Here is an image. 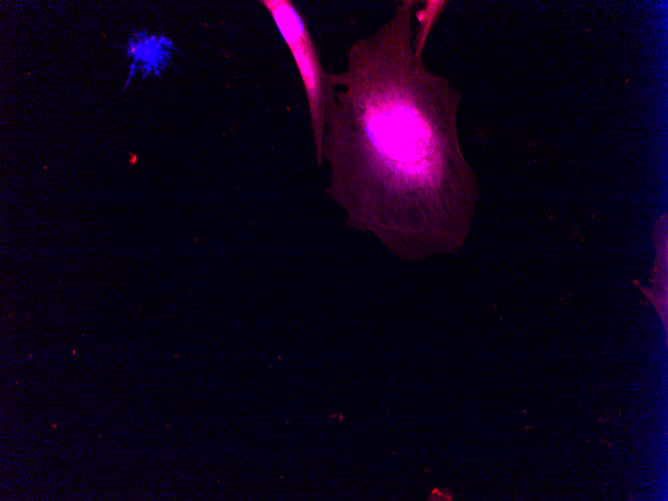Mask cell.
Wrapping results in <instances>:
<instances>
[{
  "label": "cell",
  "mask_w": 668,
  "mask_h": 501,
  "mask_svg": "<svg viewBox=\"0 0 668 501\" xmlns=\"http://www.w3.org/2000/svg\"><path fill=\"white\" fill-rule=\"evenodd\" d=\"M288 46L299 71L306 93L311 128L319 165L323 161L326 90L328 72L320 61L319 52L303 15L290 0H261Z\"/></svg>",
  "instance_id": "7a4b0ae2"
},
{
  "label": "cell",
  "mask_w": 668,
  "mask_h": 501,
  "mask_svg": "<svg viewBox=\"0 0 668 501\" xmlns=\"http://www.w3.org/2000/svg\"><path fill=\"white\" fill-rule=\"evenodd\" d=\"M428 500H451V494H447L445 490L436 489L431 492Z\"/></svg>",
  "instance_id": "3957f363"
},
{
  "label": "cell",
  "mask_w": 668,
  "mask_h": 501,
  "mask_svg": "<svg viewBox=\"0 0 668 501\" xmlns=\"http://www.w3.org/2000/svg\"><path fill=\"white\" fill-rule=\"evenodd\" d=\"M418 1L356 40L328 72L323 157L328 194L348 222L383 237L461 233L476 187L458 145L460 94L424 65L412 42Z\"/></svg>",
  "instance_id": "6da1fadb"
}]
</instances>
